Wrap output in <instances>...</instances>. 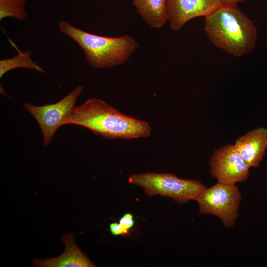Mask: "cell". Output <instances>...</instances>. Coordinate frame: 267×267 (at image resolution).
I'll use <instances>...</instances> for the list:
<instances>
[{
	"label": "cell",
	"instance_id": "1",
	"mask_svg": "<svg viewBox=\"0 0 267 267\" xmlns=\"http://www.w3.org/2000/svg\"><path fill=\"white\" fill-rule=\"evenodd\" d=\"M67 124L84 127L108 139L145 138L151 132L148 122L125 115L96 98L75 106L65 122Z\"/></svg>",
	"mask_w": 267,
	"mask_h": 267
},
{
	"label": "cell",
	"instance_id": "2",
	"mask_svg": "<svg viewBox=\"0 0 267 267\" xmlns=\"http://www.w3.org/2000/svg\"><path fill=\"white\" fill-rule=\"evenodd\" d=\"M204 31L217 48L241 57L254 49L258 30L237 5L222 4L205 17Z\"/></svg>",
	"mask_w": 267,
	"mask_h": 267
},
{
	"label": "cell",
	"instance_id": "3",
	"mask_svg": "<svg viewBox=\"0 0 267 267\" xmlns=\"http://www.w3.org/2000/svg\"><path fill=\"white\" fill-rule=\"evenodd\" d=\"M59 31L82 49L88 63L95 68H110L123 64L136 50L138 44L128 35L107 37L88 33L65 21L58 22Z\"/></svg>",
	"mask_w": 267,
	"mask_h": 267
},
{
	"label": "cell",
	"instance_id": "4",
	"mask_svg": "<svg viewBox=\"0 0 267 267\" xmlns=\"http://www.w3.org/2000/svg\"><path fill=\"white\" fill-rule=\"evenodd\" d=\"M129 180L131 183L143 188L149 196L159 195L180 204L196 201L207 188L199 180L181 178L170 173L132 174Z\"/></svg>",
	"mask_w": 267,
	"mask_h": 267
},
{
	"label": "cell",
	"instance_id": "5",
	"mask_svg": "<svg viewBox=\"0 0 267 267\" xmlns=\"http://www.w3.org/2000/svg\"><path fill=\"white\" fill-rule=\"evenodd\" d=\"M241 193L236 184L218 181L197 198L201 214L219 218L225 227L233 226L238 217Z\"/></svg>",
	"mask_w": 267,
	"mask_h": 267
},
{
	"label": "cell",
	"instance_id": "6",
	"mask_svg": "<svg viewBox=\"0 0 267 267\" xmlns=\"http://www.w3.org/2000/svg\"><path fill=\"white\" fill-rule=\"evenodd\" d=\"M83 90V87L79 86L62 99L53 104L42 106L27 103L23 104L25 109L35 118L41 128L44 146L48 145L59 128L65 125Z\"/></svg>",
	"mask_w": 267,
	"mask_h": 267
},
{
	"label": "cell",
	"instance_id": "7",
	"mask_svg": "<svg viewBox=\"0 0 267 267\" xmlns=\"http://www.w3.org/2000/svg\"><path fill=\"white\" fill-rule=\"evenodd\" d=\"M209 164L212 176L222 183L236 184L249 175V166L232 144L216 149Z\"/></svg>",
	"mask_w": 267,
	"mask_h": 267
},
{
	"label": "cell",
	"instance_id": "8",
	"mask_svg": "<svg viewBox=\"0 0 267 267\" xmlns=\"http://www.w3.org/2000/svg\"><path fill=\"white\" fill-rule=\"evenodd\" d=\"M222 4L220 0H170L169 27L178 31L191 19L205 17Z\"/></svg>",
	"mask_w": 267,
	"mask_h": 267
},
{
	"label": "cell",
	"instance_id": "9",
	"mask_svg": "<svg viewBox=\"0 0 267 267\" xmlns=\"http://www.w3.org/2000/svg\"><path fill=\"white\" fill-rule=\"evenodd\" d=\"M234 145L250 168L257 167L266 154L267 128L261 127L247 132Z\"/></svg>",
	"mask_w": 267,
	"mask_h": 267
},
{
	"label": "cell",
	"instance_id": "10",
	"mask_svg": "<svg viewBox=\"0 0 267 267\" xmlns=\"http://www.w3.org/2000/svg\"><path fill=\"white\" fill-rule=\"evenodd\" d=\"M62 240L65 249L59 256L42 260L35 259L33 265L38 267H94L88 257L80 250L74 241L73 233L63 234Z\"/></svg>",
	"mask_w": 267,
	"mask_h": 267
},
{
	"label": "cell",
	"instance_id": "11",
	"mask_svg": "<svg viewBox=\"0 0 267 267\" xmlns=\"http://www.w3.org/2000/svg\"><path fill=\"white\" fill-rule=\"evenodd\" d=\"M137 13L150 26L163 27L169 18L170 0H134Z\"/></svg>",
	"mask_w": 267,
	"mask_h": 267
},
{
	"label": "cell",
	"instance_id": "12",
	"mask_svg": "<svg viewBox=\"0 0 267 267\" xmlns=\"http://www.w3.org/2000/svg\"><path fill=\"white\" fill-rule=\"evenodd\" d=\"M31 51H21L18 50L17 55L10 58L0 60V78L8 71L18 68L34 70L42 73L44 70L31 58Z\"/></svg>",
	"mask_w": 267,
	"mask_h": 267
},
{
	"label": "cell",
	"instance_id": "13",
	"mask_svg": "<svg viewBox=\"0 0 267 267\" xmlns=\"http://www.w3.org/2000/svg\"><path fill=\"white\" fill-rule=\"evenodd\" d=\"M26 0H0V20L11 17L23 20L26 13L24 6Z\"/></svg>",
	"mask_w": 267,
	"mask_h": 267
},
{
	"label": "cell",
	"instance_id": "14",
	"mask_svg": "<svg viewBox=\"0 0 267 267\" xmlns=\"http://www.w3.org/2000/svg\"><path fill=\"white\" fill-rule=\"evenodd\" d=\"M109 231L112 235L117 236L127 234L129 230L120 223L113 222L109 225Z\"/></svg>",
	"mask_w": 267,
	"mask_h": 267
},
{
	"label": "cell",
	"instance_id": "15",
	"mask_svg": "<svg viewBox=\"0 0 267 267\" xmlns=\"http://www.w3.org/2000/svg\"><path fill=\"white\" fill-rule=\"evenodd\" d=\"M134 222V217L131 213L124 214L119 220V223L129 230L133 227Z\"/></svg>",
	"mask_w": 267,
	"mask_h": 267
},
{
	"label": "cell",
	"instance_id": "16",
	"mask_svg": "<svg viewBox=\"0 0 267 267\" xmlns=\"http://www.w3.org/2000/svg\"><path fill=\"white\" fill-rule=\"evenodd\" d=\"M245 0H220L222 4L237 5L238 3L243 2Z\"/></svg>",
	"mask_w": 267,
	"mask_h": 267
}]
</instances>
